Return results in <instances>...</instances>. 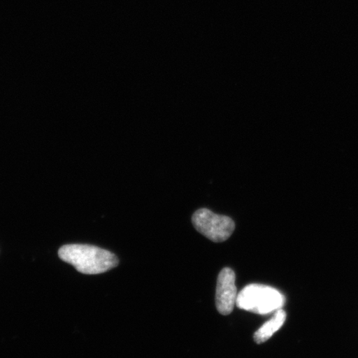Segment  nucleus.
<instances>
[{"instance_id": "1", "label": "nucleus", "mask_w": 358, "mask_h": 358, "mask_svg": "<svg viewBox=\"0 0 358 358\" xmlns=\"http://www.w3.org/2000/svg\"><path fill=\"white\" fill-rule=\"evenodd\" d=\"M58 255L62 261L71 264L85 275L102 274L119 264L115 254L90 245H66L60 248Z\"/></svg>"}, {"instance_id": "2", "label": "nucleus", "mask_w": 358, "mask_h": 358, "mask_svg": "<svg viewBox=\"0 0 358 358\" xmlns=\"http://www.w3.org/2000/svg\"><path fill=\"white\" fill-rule=\"evenodd\" d=\"M285 296L279 290L263 285H249L237 294L236 306L241 310L265 315L283 307Z\"/></svg>"}, {"instance_id": "3", "label": "nucleus", "mask_w": 358, "mask_h": 358, "mask_svg": "<svg viewBox=\"0 0 358 358\" xmlns=\"http://www.w3.org/2000/svg\"><path fill=\"white\" fill-rule=\"evenodd\" d=\"M195 229L213 243H223L234 234L235 222L229 217L201 208L192 217Z\"/></svg>"}, {"instance_id": "4", "label": "nucleus", "mask_w": 358, "mask_h": 358, "mask_svg": "<svg viewBox=\"0 0 358 358\" xmlns=\"http://www.w3.org/2000/svg\"><path fill=\"white\" fill-rule=\"evenodd\" d=\"M237 298L235 272L230 268H224L218 275L216 306L217 311L228 315L234 310Z\"/></svg>"}, {"instance_id": "5", "label": "nucleus", "mask_w": 358, "mask_h": 358, "mask_svg": "<svg viewBox=\"0 0 358 358\" xmlns=\"http://www.w3.org/2000/svg\"><path fill=\"white\" fill-rule=\"evenodd\" d=\"M286 320V313L283 310H277L271 319L259 328L254 334V340L257 344L268 341L277 331L281 329Z\"/></svg>"}]
</instances>
